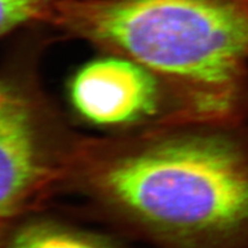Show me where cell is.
Masks as SVG:
<instances>
[{"instance_id":"5b68a950","label":"cell","mask_w":248,"mask_h":248,"mask_svg":"<svg viewBox=\"0 0 248 248\" xmlns=\"http://www.w3.org/2000/svg\"><path fill=\"white\" fill-rule=\"evenodd\" d=\"M2 248H129L99 232L49 217H32L15 229Z\"/></svg>"},{"instance_id":"3957f363","label":"cell","mask_w":248,"mask_h":248,"mask_svg":"<svg viewBox=\"0 0 248 248\" xmlns=\"http://www.w3.org/2000/svg\"><path fill=\"white\" fill-rule=\"evenodd\" d=\"M76 140L38 93L0 82V228L63 185Z\"/></svg>"},{"instance_id":"7a4b0ae2","label":"cell","mask_w":248,"mask_h":248,"mask_svg":"<svg viewBox=\"0 0 248 248\" xmlns=\"http://www.w3.org/2000/svg\"><path fill=\"white\" fill-rule=\"evenodd\" d=\"M43 18L147 68L175 122H248V0H51Z\"/></svg>"},{"instance_id":"6da1fadb","label":"cell","mask_w":248,"mask_h":248,"mask_svg":"<svg viewBox=\"0 0 248 248\" xmlns=\"http://www.w3.org/2000/svg\"><path fill=\"white\" fill-rule=\"evenodd\" d=\"M64 184L151 248H248V122L77 139Z\"/></svg>"},{"instance_id":"277c9868","label":"cell","mask_w":248,"mask_h":248,"mask_svg":"<svg viewBox=\"0 0 248 248\" xmlns=\"http://www.w3.org/2000/svg\"><path fill=\"white\" fill-rule=\"evenodd\" d=\"M71 107L94 126L122 131L173 122L160 79L131 59L106 57L83 66L69 83Z\"/></svg>"},{"instance_id":"8992f818","label":"cell","mask_w":248,"mask_h":248,"mask_svg":"<svg viewBox=\"0 0 248 248\" xmlns=\"http://www.w3.org/2000/svg\"><path fill=\"white\" fill-rule=\"evenodd\" d=\"M51 0H0V37L21 24L43 18Z\"/></svg>"}]
</instances>
